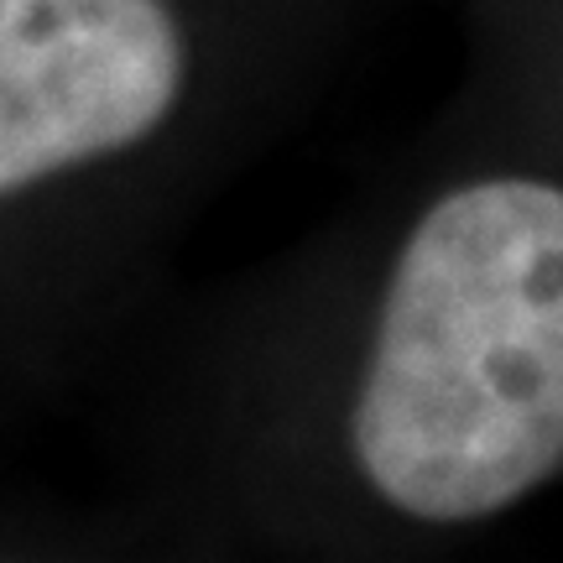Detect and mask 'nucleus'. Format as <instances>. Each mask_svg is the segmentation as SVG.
I'll list each match as a JSON object with an SVG mask.
<instances>
[{
    "instance_id": "2",
    "label": "nucleus",
    "mask_w": 563,
    "mask_h": 563,
    "mask_svg": "<svg viewBox=\"0 0 563 563\" xmlns=\"http://www.w3.org/2000/svg\"><path fill=\"white\" fill-rule=\"evenodd\" d=\"M178 84L157 0H0V194L141 141Z\"/></svg>"
},
{
    "instance_id": "1",
    "label": "nucleus",
    "mask_w": 563,
    "mask_h": 563,
    "mask_svg": "<svg viewBox=\"0 0 563 563\" xmlns=\"http://www.w3.org/2000/svg\"><path fill=\"white\" fill-rule=\"evenodd\" d=\"M355 454L391 506L470 522L563 470V194L496 178L439 199L386 292Z\"/></svg>"
}]
</instances>
